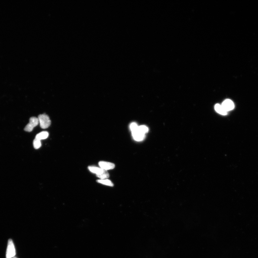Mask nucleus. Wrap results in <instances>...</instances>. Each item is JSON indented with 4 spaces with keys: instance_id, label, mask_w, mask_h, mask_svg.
Segmentation results:
<instances>
[{
    "instance_id": "1",
    "label": "nucleus",
    "mask_w": 258,
    "mask_h": 258,
    "mask_svg": "<svg viewBox=\"0 0 258 258\" xmlns=\"http://www.w3.org/2000/svg\"><path fill=\"white\" fill-rule=\"evenodd\" d=\"M89 169L93 173L96 174L97 176L101 179H107L109 177V175L107 171L96 167L89 166Z\"/></svg>"
},
{
    "instance_id": "2",
    "label": "nucleus",
    "mask_w": 258,
    "mask_h": 258,
    "mask_svg": "<svg viewBox=\"0 0 258 258\" xmlns=\"http://www.w3.org/2000/svg\"><path fill=\"white\" fill-rule=\"evenodd\" d=\"M39 123L40 127L43 129L48 128L51 124V121L49 116L45 114H40L38 116Z\"/></svg>"
},
{
    "instance_id": "3",
    "label": "nucleus",
    "mask_w": 258,
    "mask_h": 258,
    "mask_svg": "<svg viewBox=\"0 0 258 258\" xmlns=\"http://www.w3.org/2000/svg\"><path fill=\"white\" fill-rule=\"evenodd\" d=\"M39 124L38 118L36 117H32L30 119V122L27 124L24 129L26 131L31 132L33 128Z\"/></svg>"
},
{
    "instance_id": "4",
    "label": "nucleus",
    "mask_w": 258,
    "mask_h": 258,
    "mask_svg": "<svg viewBox=\"0 0 258 258\" xmlns=\"http://www.w3.org/2000/svg\"><path fill=\"white\" fill-rule=\"evenodd\" d=\"M16 255L15 247L12 240L9 239L8 240V247H7L6 258H11L14 257Z\"/></svg>"
},
{
    "instance_id": "5",
    "label": "nucleus",
    "mask_w": 258,
    "mask_h": 258,
    "mask_svg": "<svg viewBox=\"0 0 258 258\" xmlns=\"http://www.w3.org/2000/svg\"><path fill=\"white\" fill-rule=\"evenodd\" d=\"M99 165L100 168L106 171L113 169L115 167L113 163L105 161H100Z\"/></svg>"
},
{
    "instance_id": "6",
    "label": "nucleus",
    "mask_w": 258,
    "mask_h": 258,
    "mask_svg": "<svg viewBox=\"0 0 258 258\" xmlns=\"http://www.w3.org/2000/svg\"><path fill=\"white\" fill-rule=\"evenodd\" d=\"M222 106L227 112L233 110L234 107V103L230 99H226L224 101Z\"/></svg>"
},
{
    "instance_id": "7",
    "label": "nucleus",
    "mask_w": 258,
    "mask_h": 258,
    "mask_svg": "<svg viewBox=\"0 0 258 258\" xmlns=\"http://www.w3.org/2000/svg\"><path fill=\"white\" fill-rule=\"evenodd\" d=\"M133 139L136 141H140L144 140L145 137V134L140 132L138 130L132 133Z\"/></svg>"
},
{
    "instance_id": "8",
    "label": "nucleus",
    "mask_w": 258,
    "mask_h": 258,
    "mask_svg": "<svg viewBox=\"0 0 258 258\" xmlns=\"http://www.w3.org/2000/svg\"><path fill=\"white\" fill-rule=\"evenodd\" d=\"M49 136V133L47 131H43L36 135L35 138L39 140H45Z\"/></svg>"
},
{
    "instance_id": "9",
    "label": "nucleus",
    "mask_w": 258,
    "mask_h": 258,
    "mask_svg": "<svg viewBox=\"0 0 258 258\" xmlns=\"http://www.w3.org/2000/svg\"><path fill=\"white\" fill-rule=\"evenodd\" d=\"M215 109L217 112L222 115H226L227 114V112L226 111L222 105L217 104L215 106Z\"/></svg>"
},
{
    "instance_id": "10",
    "label": "nucleus",
    "mask_w": 258,
    "mask_h": 258,
    "mask_svg": "<svg viewBox=\"0 0 258 258\" xmlns=\"http://www.w3.org/2000/svg\"><path fill=\"white\" fill-rule=\"evenodd\" d=\"M97 182L99 183L102 184L107 185V186H113V184L112 182L109 180L107 179L98 180H97Z\"/></svg>"
},
{
    "instance_id": "11",
    "label": "nucleus",
    "mask_w": 258,
    "mask_h": 258,
    "mask_svg": "<svg viewBox=\"0 0 258 258\" xmlns=\"http://www.w3.org/2000/svg\"><path fill=\"white\" fill-rule=\"evenodd\" d=\"M138 130L140 132L145 134L149 131V128L145 126L142 125L138 126Z\"/></svg>"
},
{
    "instance_id": "12",
    "label": "nucleus",
    "mask_w": 258,
    "mask_h": 258,
    "mask_svg": "<svg viewBox=\"0 0 258 258\" xmlns=\"http://www.w3.org/2000/svg\"><path fill=\"white\" fill-rule=\"evenodd\" d=\"M33 145L36 149H38L41 147V140L35 138L33 142Z\"/></svg>"
},
{
    "instance_id": "13",
    "label": "nucleus",
    "mask_w": 258,
    "mask_h": 258,
    "mask_svg": "<svg viewBox=\"0 0 258 258\" xmlns=\"http://www.w3.org/2000/svg\"><path fill=\"white\" fill-rule=\"evenodd\" d=\"M138 128V126L135 123H132L130 126V129L132 133L137 131Z\"/></svg>"
},
{
    "instance_id": "14",
    "label": "nucleus",
    "mask_w": 258,
    "mask_h": 258,
    "mask_svg": "<svg viewBox=\"0 0 258 258\" xmlns=\"http://www.w3.org/2000/svg\"><path fill=\"white\" fill-rule=\"evenodd\" d=\"M14 258H17L16 257H14Z\"/></svg>"
}]
</instances>
